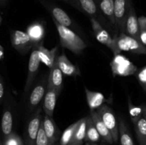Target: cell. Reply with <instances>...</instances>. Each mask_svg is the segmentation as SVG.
Wrapping results in <instances>:
<instances>
[{
    "label": "cell",
    "instance_id": "1",
    "mask_svg": "<svg viewBox=\"0 0 146 145\" xmlns=\"http://www.w3.org/2000/svg\"><path fill=\"white\" fill-rule=\"evenodd\" d=\"M53 21L59 36L61 45L64 48H68L74 53L81 55L82 51L87 47L86 44L79 36L68 28V27L61 25L54 20Z\"/></svg>",
    "mask_w": 146,
    "mask_h": 145
},
{
    "label": "cell",
    "instance_id": "2",
    "mask_svg": "<svg viewBox=\"0 0 146 145\" xmlns=\"http://www.w3.org/2000/svg\"><path fill=\"white\" fill-rule=\"evenodd\" d=\"M116 48V55L121 51H128L135 54H146V45L138 40L127 35L125 33H120L113 38Z\"/></svg>",
    "mask_w": 146,
    "mask_h": 145
},
{
    "label": "cell",
    "instance_id": "3",
    "mask_svg": "<svg viewBox=\"0 0 146 145\" xmlns=\"http://www.w3.org/2000/svg\"><path fill=\"white\" fill-rule=\"evenodd\" d=\"M113 76H128L135 74L138 71L137 67L127 58L121 54L114 55L111 63Z\"/></svg>",
    "mask_w": 146,
    "mask_h": 145
},
{
    "label": "cell",
    "instance_id": "4",
    "mask_svg": "<svg viewBox=\"0 0 146 145\" xmlns=\"http://www.w3.org/2000/svg\"><path fill=\"white\" fill-rule=\"evenodd\" d=\"M104 123L107 127L112 135L114 143H116L119 138L118 125L113 109L107 105H103L96 110Z\"/></svg>",
    "mask_w": 146,
    "mask_h": 145
},
{
    "label": "cell",
    "instance_id": "5",
    "mask_svg": "<svg viewBox=\"0 0 146 145\" xmlns=\"http://www.w3.org/2000/svg\"><path fill=\"white\" fill-rule=\"evenodd\" d=\"M10 40L12 46L21 54H26L32 50L34 44L27 32L12 30L10 33Z\"/></svg>",
    "mask_w": 146,
    "mask_h": 145
},
{
    "label": "cell",
    "instance_id": "6",
    "mask_svg": "<svg viewBox=\"0 0 146 145\" xmlns=\"http://www.w3.org/2000/svg\"><path fill=\"white\" fill-rule=\"evenodd\" d=\"M132 0H114V16L116 28L125 34V23Z\"/></svg>",
    "mask_w": 146,
    "mask_h": 145
},
{
    "label": "cell",
    "instance_id": "7",
    "mask_svg": "<svg viewBox=\"0 0 146 145\" xmlns=\"http://www.w3.org/2000/svg\"><path fill=\"white\" fill-rule=\"evenodd\" d=\"M41 109V107H38L33 117L29 122L25 135L26 145H36L37 135L42 121Z\"/></svg>",
    "mask_w": 146,
    "mask_h": 145
},
{
    "label": "cell",
    "instance_id": "8",
    "mask_svg": "<svg viewBox=\"0 0 146 145\" xmlns=\"http://www.w3.org/2000/svg\"><path fill=\"white\" fill-rule=\"evenodd\" d=\"M91 24L96 39L104 45H106L113 51L114 55H116V48L114 44L113 38L110 36L108 31H106L104 27L101 25L96 18L91 17Z\"/></svg>",
    "mask_w": 146,
    "mask_h": 145
},
{
    "label": "cell",
    "instance_id": "9",
    "mask_svg": "<svg viewBox=\"0 0 146 145\" xmlns=\"http://www.w3.org/2000/svg\"><path fill=\"white\" fill-rule=\"evenodd\" d=\"M39 46V45H38ZM38 45H34L31 50V55L29 57L28 66V74H27V80H26L25 87H24V92H27L29 90L30 87L31 86L34 81V78L38 72L41 61L38 57Z\"/></svg>",
    "mask_w": 146,
    "mask_h": 145
},
{
    "label": "cell",
    "instance_id": "10",
    "mask_svg": "<svg viewBox=\"0 0 146 145\" xmlns=\"http://www.w3.org/2000/svg\"><path fill=\"white\" fill-rule=\"evenodd\" d=\"M125 34L141 41V40H140L138 18L137 16L133 2L131 3V6H130L128 16H127L126 23H125Z\"/></svg>",
    "mask_w": 146,
    "mask_h": 145
},
{
    "label": "cell",
    "instance_id": "11",
    "mask_svg": "<svg viewBox=\"0 0 146 145\" xmlns=\"http://www.w3.org/2000/svg\"><path fill=\"white\" fill-rule=\"evenodd\" d=\"M60 94L61 93L56 90L55 89L47 86L42 106L45 115L53 117L54 109H55L56 104L57 98Z\"/></svg>",
    "mask_w": 146,
    "mask_h": 145
},
{
    "label": "cell",
    "instance_id": "12",
    "mask_svg": "<svg viewBox=\"0 0 146 145\" xmlns=\"http://www.w3.org/2000/svg\"><path fill=\"white\" fill-rule=\"evenodd\" d=\"M47 88V81L45 80H42L41 82H38L33 90L31 91L29 100V109L31 111H33L38 104L41 102L43 98L45 96L46 91Z\"/></svg>",
    "mask_w": 146,
    "mask_h": 145
},
{
    "label": "cell",
    "instance_id": "13",
    "mask_svg": "<svg viewBox=\"0 0 146 145\" xmlns=\"http://www.w3.org/2000/svg\"><path fill=\"white\" fill-rule=\"evenodd\" d=\"M70 4L86 15L96 18L98 15V9L94 0H71Z\"/></svg>",
    "mask_w": 146,
    "mask_h": 145
},
{
    "label": "cell",
    "instance_id": "14",
    "mask_svg": "<svg viewBox=\"0 0 146 145\" xmlns=\"http://www.w3.org/2000/svg\"><path fill=\"white\" fill-rule=\"evenodd\" d=\"M27 34L34 42V45H43L45 28L44 25L40 21H34L28 26L27 28Z\"/></svg>",
    "mask_w": 146,
    "mask_h": 145
},
{
    "label": "cell",
    "instance_id": "15",
    "mask_svg": "<svg viewBox=\"0 0 146 145\" xmlns=\"http://www.w3.org/2000/svg\"><path fill=\"white\" fill-rule=\"evenodd\" d=\"M56 63L63 74L68 76H77L81 75V71L78 66L73 64L69 61L64 53L57 57Z\"/></svg>",
    "mask_w": 146,
    "mask_h": 145
},
{
    "label": "cell",
    "instance_id": "16",
    "mask_svg": "<svg viewBox=\"0 0 146 145\" xmlns=\"http://www.w3.org/2000/svg\"><path fill=\"white\" fill-rule=\"evenodd\" d=\"M43 127L49 145H55L58 138V129L52 117L44 115L42 119Z\"/></svg>",
    "mask_w": 146,
    "mask_h": 145
},
{
    "label": "cell",
    "instance_id": "17",
    "mask_svg": "<svg viewBox=\"0 0 146 145\" xmlns=\"http://www.w3.org/2000/svg\"><path fill=\"white\" fill-rule=\"evenodd\" d=\"M90 117L92 119L93 122H94V125H95L96 128L98 130L101 137L107 143L111 144L113 143V139L112 135H111L109 129L107 128L105 124L104 123V122L102 121L101 118L100 117L98 114L97 113L96 111L91 110V112H90Z\"/></svg>",
    "mask_w": 146,
    "mask_h": 145
},
{
    "label": "cell",
    "instance_id": "18",
    "mask_svg": "<svg viewBox=\"0 0 146 145\" xmlns=\"http://www.w3.org/2000/svg\"><path fill=\"white\" fill-rule=\"evenodd\" d=\"M63 72L56 65V63L51 68H50L49 75L47 79V86L54 88L61 93L63 88Z\"/></svg>",
    "mask_w": 146,
    "mask_h": 145
},
{
    "label": "cell",
    "instance_id": "19",
    "mask_svg": "<svg viewBox=\"0 0 146 145\" xmlns=\"http://www.w3.org/2000/svg\"><path fill=\"white\" fill-rule=\"evenodd\" d=\"M57 50H58V46H55L52 49H48L43 45H39L38 47V52L41 63H43L49 68H52L55 64L57 58Z\"/></svg>",
    "mask_w": 146,
    "mask_h": 145
},
{
    "label": "cell",
    "instance_id": "20",
    "mask_svg": "<svg viewBox=\"0 0 146 145\" xmlns=\"http://www.w3.org/2000/svg\"><path fill=\"white\" fill-rule=\"evenodd\" d=\"M96 3L100 11L103 13L104 16L108 21L116 27L114 16V0H94Z\"/></svg>",
    "mask_w": 146,
    "mask_h": 145
},
{
    "label": "cell",
    "instance_id": "21",
    "mask_svg": "<svg viewBox=\"0 0 146 145\" xmlns=\"http://www.w3.org/2000/svg\"><path fill=\"white\" fill-rule=\"evenodd\" d=\"M85 92L90 110H96L104 105V102H107V100H106L104 95L101 92L91 91L87 88H85Z\"/></svg>",
    "mask_w": 146,
    "mask_h": 145
},
{
    "label": "cell",
    "instance_id": "22",
    "mask_svg": "<svg viewBox=\"0 0 146 145\" xmlns=\"http://www.w3.org/2000/svg\"><path fill=\"white\" fill-rule=\"evenodd\" d=\"M47 8L48 9L52 16L53 20L56 21L57 23L66 27L70 26L72 24V21L70 16L62 9L52 5L48 6Z\"/></svg>",
    "mask_w": 146,
    "mask_h": 145
},
{
    "label": "cell",
    "instance_id": "23",
    "mask_svg": "<svg viewBox=\"0 0 146 145\" xmlns=\"http://www.w3.org/2000/svg\"><path fill=\"white\" fill-rule=\"evenodd\" d=\"M1 128L4 137L12 133L13 115L11 111L8 107H5L1 117Z\"/></svg>",
    "mask_w": 146,
    "mask_h": 145
},
{
    "label": "cell",
    "instance_id": "24",
    "mask_svg": "<svg viewBox=\"0 0 146 145\" xmlns=\"http://www.w3.org/2000/svg\"><path fill=\"white\" fill-rule=\"evenodd\" d=\"M119 139L121 145H135L128 128L123 119H120L118 124Z\"/></svg>",
    "mask_w": 146,
    "mask_h": 145
},
{
    "label": "cell",
    "instance_id": "25",
    "mask_svg": "<svg viewBox=\"0 0 146 145\" xmlns=\"http://www.w3.org/2000/svg\"><path fill=\"white\" fill-rule=\"evenodd\" d=\"M135 133L137 138L139 142L140 145H146V120L144 117L141 118L134 122Z\"/></svg>",
    "mask_w": 146,
    "mask_h": 145
},
{
    "label": "cell",
    "instance_id": "26",
    "mask_svg": "<svg viewBox=\"0 0 146 145\" xmlns=\"http://www.w3.org/2000/svg\"><path fill=\"white\" fill-rule=\"evenodd\" d=\"M100 139H101V136L96 128L92 119L91 118V117H88L85 141L90 142V143H96V142H99Z\"/></svg>",
    "mask_w": 146,
    "mask_h": 145
},
{
    "label": "cell",
    "instance_id": "27",
    "mask_svg": "<svg viewBox=\"0 0 146 145\" xmlns=\"http://www.w3.org/2000/svg\"><path fill=\"white\" fill-rule=\"evenodd\" d=\"M78 125V120L73 123L64 130L60 138V145H69L73 143L74 135Z\"/></svg>",
    "mask_w": 146,
    "mask_h": 145
},
{
    "label": "cell",
    "instance_id": "28",
    "mask_svg": "<svg viewBox=\"0 0 146 145\" xmlns=\"http://www.w3.org/2000/svg\"><path fill=\"white\" fill-rule=\"evenodd\" d=\"M87 119L88 117L81 118L78 120V125L74 135L73 142H83L85 139L87 128Z\"/></svg>",
    "mask_w": 146,
    "mask_h": 145
},
{
    "label": "cell",
    "instance_id": "29",
    "mask_svg": "<svg viewBox=\"0 0 146 145\" xmlns=\"http://www.w3.org/2000/svg\"><path fill=\"white\" fill-rule=\"evenodd\" d=\"M128 111H129L130 116H131V120L133 123L138 120L139 118L143 117V107H141L135 106L131 102V100L130 96H128Z\"/></svg>",
    "mask_w": 146,
    "mask_h": 145
},
{
    "label": "cell",
    "instance_id": "30",
    "mask_svg": "<svg viewBox=\"0 0 146 145\" xmlns=\"http://www.w3.org/2000/svg\"><path fill=\"white\" fill-rule=\"evenodd\" d=\"M138 24H139L140 40L143 44L146 45V16H141L138 17Z\"/></svg>",
    "mask_w": 146,
    "mask_h": 145
},
{
    "label": "cell",
    "instance_id": "31",
    "mask_svg": "<svg viewBox=\"0 0 146 145\" xmlns=\"http://www.w3.org/2000/svg\"><path fill=\"white\" fill-rule=\"evenodd\" d=\"M3 143L4 145H24L21 137L14 132H12L9 136L4 137Z\"/></svg>",
    "mask_w": 146,
    "mask_h": 145
},
{
    "label": "cell",
    "instance_id": "32",
    "mask_svg": "<svg viewBox=\"0 0 146 145\" xmlns=\"http://www.w3.org/2000/svg\"><path fill=\"white\" fill-rule=\"evenodd\" d=\"M36 145H49L48 139H47L46 136L45 132H44V127H43L42 121H41L39 130H38V135H37L36 141Z\"/></svg>",
    "mask_w": 146,
    "mask_h": 145
},
{
    "label": "cell",
    "instance_id": "33",
    "mask_svg": "<svg viewBox=\"0 0 146 145\" xmlns=\"http://www.w3.org/2000/svg\"><path fill=\"white\" fill-rule=\"evenodd\" d=\"M137 78H138L141 86L146 90V66L143 68L140 71H138L137 73Z\"/></svg>",
    "mask_w": 146,
    "mask_h": 145
},
{
    "label": "cell",
    "instance_id": "34",
    "mask_svg": "<svg viewBox=\"0 0 146 145\" xmlns=\"http://www.w3.org/2000/svg\"><path fill=\"white\" fill-rule=\"evenodd\" d=\"M4 96V85L2 77L0 75V103L3 100Z\"/></svg>",
    "mask_w": 146,
    "mask_h": 145
},
{
    "label": "cell",
    "instance_id": "35",
    "mask_svg": "<svg viewBox=\"0 0 146 145\" xmlns=\"http://www.w3.org/2000/svg\"><path fill=\"white\" fill-rule=\"evenodd\" d=\"M4 57V49H3L2 46L0 45V60L2 59Z\"/></svg>",
    "mask_w": 146,
    "mask_h": 145
},
{
    "label": "cell",
    "instance_id": "36",
    "mask_svg": "<svg viewBox=\"0 0 146 145\" xmlns=\"http://www.w3.org/2000/svg\"><path fill=\"white\" fill-rule=\"evenodd\" d=\"M143 115L146 120V107H143Z\"/></svg>",
    "mask_w": 146,
    "mask_h": 145
},
{
    "label": "cell",
    "instance_id": "37",
    "mask_svg": "<svg viewBox=\"0 0 146 145\" xmlns=\"http://www.w3.org/2000/svg\"><path fill=\"white\" fill-rule=\"evenodd\" d=\"M83 142H73V143L70 144L69 145H82Z\"/></svg>",
    "mask_w": 146,
    "mask_h": 145
},
{
    "label": "cell",
    "instance_id": "38",
    "mask_svg": "<svg viewBox=\"0 0 146 145\" xmlns=\"http://www.w3.org/2000/svg\"><path fill=\"white\" fill-rule=\"evenodd\" d=\"M7 0H0V5H4L7 3Z\"/></svg>",
    "mask_w": 146,
    "mask_h": 145
},
{
    "label": "cell",
    "instance_id": "39",
    "mask_svg": "<svg viewBox=\"0 0 146 145\" xmlns=\"http://www.w3.org/2000/svg\"><path fill=\"white\" fill-rule=\"evenodd\" d=\"M61 1H65V2L69 3V0H61Z\"/></svg>",
    "mask_w": 146,
    "mask_h": 145
},
{
    "label": "cell",
    "instance_id": "40",
    "mask_svg": "<svg viewBox=\"0 0 146 145\" xmlns=\"http://www.w3.org/2000/svg\"><path fill=\"white\" fill-rule=\"evenodd\" d=\"M0 145H4V143H3V142L1 139H0Z\"/></svg>",
    "mask_w": 146,
    "mask_h": 145
},
{
    "label": "cell",
    "instance_id": "41",
    "mask_svg": "<svg viewBox=\"0 0 146 145\" xmlns=\"http://www.w3.org/2000/svg\"><path fill=\"white\" fill-rule=\"evenodd\" d=\"M91 145H98L96 143H91Z\"/></svg>",
    "mask_w": 146,
    "mask_h": 145
},
{
    "label": "cell",
    "instance_id": "42",
    "mask_svg": "<svg viewBox=\"0 0 146 145\" xmlns=\"http://www.w3.org/2000/svg\"><path fill=\"white\" fill-rule=\"evenodd\" d=\"M85 145H91V143H90V142H87Z\"/></svg>",
    "mask_w": 146,
    "mask_h": 145
},
{
    "label": "cell",
    "instance_id": "43",
    "mask_svg": "<svg viewBox=\"0 0 146 145\" xmlns=\"http://www.w3.org/2000/svg\"><path fill=\"white\" fill-rule=\"evenodd\" d=\"M71 0H69V4L71 3Z\"/></svg>",
    "mask_w": 146,
    "mask_h": 145
}]
</instances>
